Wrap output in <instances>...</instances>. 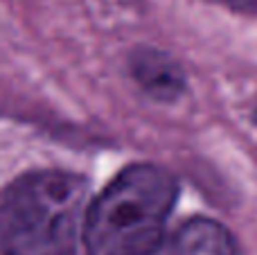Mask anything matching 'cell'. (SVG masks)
<instances>
[{"label":"cell","instance_id":"1","mask_svg":"<svg viewBox=\"0 0 257 255\" xmlns=\"http://www.w3.org/2000/svg\"><path fill=\"white\" fill-rule=\"evenodd\" d=\"M88 181L34 170L0 194V255H77L84 242Z\"/></svg>","mask_w":257,"mask_h":255},{"label":"cell","instance_id":"2","mask_svg":"<svg viewBox=\"0 0 257 255\" xmlns=\"http://www.w3.org/2000/svg\"><path fill=\"white\" fill-rule=\"evenodd\" d=\"M181 194L178 179L156 163H136L88 203L84 246L88 255H151L163 244Z\"/></svg>","mask_w":257,"mask_h":255},{"label":"cell","instance_id":"3","mask_svg":"<svg viewBox=\"0 0 257 255\" xmlns=\"http://www.w3.org/2000/svg\"><path fill=\"white\" fill-rule=\"evenodd\" d=\"M128 75L156 102H176L185 93V72L172 54L140 45L128 54Z\"/></svg>","mask_w":257,"mask_h":255},{"label":"cell","instance_id":"4","mask_svg":"<svg viewBox=\"0 0 257 255\" xmlns=\"http://www.w3.org/2000/svg\"><path fill=\"white\" fill-rule=\"evenodd\" d=\"M151 255H239L230 230L210 217H192Z\"/></svg>","mask_w":257,"mask_h":255},{"label":"cell","instance_id":"5","mask_svg":"<svg viewBox=\"0 0 257 255\" xmlns=\"http://www.w3.org/2000/svg\"><path fill=\"white\" fill-rule=\"evenodd\" d=\"M212 3L221 5V7L230 9V12H237V14L257 16V0H212Z\"/></svg>","mask_w":257,"mask_h":255},{"label":"cell","instance_id":"6","mask_svg":"<svg viewBox=\"0 0 257 255\" xmlns=\"http://www.w3.org/2000/svg\"><path fill=\"white\" fill-rule=\"evenodd\" d=\"M255 124H257V108H255Z\"/></svg>","mask_w":257,"mask_h":255}]
</instances>
